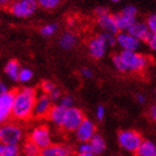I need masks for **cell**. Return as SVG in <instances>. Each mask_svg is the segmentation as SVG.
<instances>
[{
    "mask_svg": "<svg viewBox=\"0 0 156 156\" xmlns=\"http://www.w3.org/2000/svg\"><path fill=\"white\" fill-rule=\"evenodd\" d=\"M60 106H62L64 108H69V107H73V105H74V98L72 96H62L60 97V103H59Z\"/></svg>",
    "mask_w": 156,
    "mask_h": 156,
    "instance_id": "cell-27",
    "label": "cell"
},
{
    "mask_svg": "<svg viewBox=\"0 0 156 156\" xmlns=\"http://www.w3.org/2000/svg\"><path fill=\"white\" fill-rule=\"evenodd\" d=\"M51 107V99L49 98L48 95L44 93L38 98H36V101L34 105L33 115L35 117H45L48 115Z\"/></svg>",
    "mask_w": 156,
    "mask_h": 156,
    "instance_id": "cell-10",
    "label": "cell"
},
{
    "mask_svg": "<svg viewBox=\"0 0 156 156\" xmlns=\"http://www.w3.org/2000/svg\"><path fill=\"white\" fill-rule=\"evenodd\" d=\"M41 88H42V90H44V93L48 95L50 91H52L54 89H55L56 86H55V84H52L51 81L47 80V81H44V83H42Z\"/></svg>",
    "mask_w": 156,
    "mask_h": 156,
    "instance_id": "cell-30",
    "label": "cell"
},
{
    "mask_svg": "<svg viewBox=\"0 0 156 156\" xmlns=\"http://www.w3.org/2000/svg\"><path fill=\"white\" fill-rule=\"evenodd\" d=\"M114 18H115V21H116L117 28H118V30H122V31H126L136 21V17L127 16V15H125L123 12L115 15Z\"/></svg>",
    "mask_w": 156,
    "mask_h": 156,
    "instance_id": "cell-16",
    "label": "cell"
},
{
    "mask_svg": "<svg viewBox=\"0 0 156 156\" xmlns=\"http://www.w3.org/2000/svg\"><path fill=\"white\" fill-rule=\"evenodd\" d=\"M136 101H137V103H140V104H144V103L146 101V97H145L143 94H138L136 96Z\"/></svg>",
    "mask_w": 156,
    "mask_h": 156,
    "instance_id": "cell-38",
    "label": "cell"
},
{
    "mask_svg": "<svg viewBox=\"0 0 156 156\" xmlns=\"http://www.w3.org/2000/svg\"><path fill=\"white\" fill-rule=\"evenodd\" d=\"M136 153L138 156H156V145L152 140H142Z\"/></svg>",
    "mask_w": 156,
    "mask_h": 156,
    "instance_id": "cell-17",
    "label": "cell"
},
{
    "mask_svg": "<svg viewBox=\"0 0 156 156\" xmlns=\"http://www.w3.org/2000/svg\"><path fill=\"white\" fill-rule=\"evenodd\" d=\"M146 26H147V28H148L150 31H152V33H156V15L155 13H153V15H151V16L148 17Z\"/></svg>",
    "mask_w": 156,
    "mask_h": 156,
    "instance_id": "cell-29",
    "label": "cell"
},
{
    "mask_svg": "<svg viewBox=\"0 0 156 156\" xmlns=\"http://www.w3.org/2000/svg\"><path fill=\"white\" fill-rule=\"evenodd\" d=\"M20 66L18 62L16 60H10L7 62L6 67H5V72L7 76L11 79V80H18V75H19Z\"/></svg>",
    "mask_w": 156,
    "mask_h": 156,
    "instance_id": "cell-20",
    "label": "cell"
},
{
    "mask_svg": "<svg viewBox=\"0 0 156 156\" xmlns=\"http://www.w3.org/2000/svg\"><path fill=\"white\" fill-rule=\"evenodd\" d=\"M116 42L123 50L126 51H137L140 48V40L127 33H120L116 37Z\"/></svg>",
    "mask_w": 156,
    "mask_h": 156,
    "instance_id": "cell-9",
    "label": "cell"
},
{
    "mask_svg": "<svg viewBox=\"0 0 156 156\" xmlns=\"http://www.w3.org/2000/svg\"><path fill=\"white\" fill-rule=\"evenodd\" d=\"M36 101V91L33 88L25 87L13 94L11 116L17 119H28L33 115L34 105Z\"/></svg>",
    "mask_w": 156,
    "mask_h": 156,
    "instance_id": "cell-1",
    "label": "cell"
},
{
    "mask_svg": "<svg viewBox=\"0 0 156 156\" xmlns=\"http://www.w3.org/2000/svg\"><path fill=\"white\" fill-rule=\"evenodd\" d=\"M65 112H66V108H64L62 106H60V105H56V106L50 108V111H49V113H48V116L52 123L60 127L62 126L64 115H65Z\"/></svg>",
    "mask_w": 156,
    "mask_h": 156,
    "instance_id": "cell-18",
    "label": "cell"
},
{
    "mask_svg": "<svg viewBox=\"0 0 156 156\" xmlns=\"http://www.w3.org/2000/svg\"><path fill=\"white\" fill-rule=\"evenodd\" d=\"M76 137L79 142H89L91 137L94 136L95 134V125L93 124V122H90L89 119H83L79 126L76 128L75 130Z\"/></svg>",
    "mask_w": 156,
    "mask_h": 156,
    "instance_id": "cell-11",
    "label": "cell"
},
{
    "mask_svg": "<svg viewBox=\"0 0 156 156\" xmlns=\"http://www.w3.org/2000/svg\"><path fill=\"white\" fill-rule=\"evenodd\" d=\"M113 64L115 68L120 73H138L146 68V66L148 65V58L137 51L123 50L120 54L114 55Z\"/></svg>",
    "mask_w": 156,
    "mask_h": 156,
    "instance_id": "cell-2",
    "label": "cell"
},
{
    "mask_svg": "<svg viewBox=\"0 0 156 156\" xmlns=\"http://www.w3.org/2000/svg\"><path fill=\"white\" fill-rule=\"evenodd\" d=\"M107 46L108 45L106 42L104 34H101V35H97L96 37L90 39V41L88 42V51L93 58L99 59L104 57V55L106 54Z\"/></svg>",
    "mask_w": 156,
    "mask_h": 156,
    "instance_id": "cell-8",
    "label": "cell"
},
{
    "mask_svg": "<svg viewBox=\"0 0 156 156\" xmlns=\"http://www.w3.org/2000/svg\"><path fill=\"white\" fill-rule=\"evenodd\" d=\"M33 78V72L29 68H23L19 70V75H18V80L21 83H27Z\"/></svg>",
    "mask_w": 156,
    "mask_h": 156,
    "instance_id": "cell-25",
    "label": "cell"
},
{
    "mask_svg": "<svg viewBox=\"0 0 156 156\" xmlns=\"http://www.w3.org/2000/svg\"><path fill=\"white\" fill-rule=\"evenodd\" d=\"M57 28H58V26L56 25V23H50V25H46V26H44L41 28V30H40V33H41L42 36L45 37H50L52 36L57 31Z\"/></svg>",
    "mask_w": 156,
    "mask_h": 156,
    "instance_id": "cell-26",
    "label": "cell"
},
{
    "mask_svg": "<svg viewBox=\"0 0 156 156\" xmlns=\"http://www.w3.org/2000/svg\"><path fill=\"white\" fill-rule=\"evenodd\" d=\"M81 74H83V76L86 78H91L93 77V73H91L90 69H87V68H85L81 70Z\"/></svg>",
    "mask_w": 156,
    "mask_h": 156,
    "instance_id": "cell-36",
    "label": "cell"
},
{
    "mask_svg": "<svg viewBox=\"0 0 156 156\" xmlns=\"http://www.w3.org/2000/svg\"><path fill=\"white\" fill-rule=\"evenodd\" d=\"M122 12L125 13V15H127V16L136 17L137 9H136V7H135V6H132V5H129V6H126V7H125Z\"/></svg>",
    "mask_w": 156,
    "mask_h": 156,
    "instance_id": "cell-31",
    "label": "cell"
},
{
    "mask_svg": "<svg viewBox=\"0 0 156 156\" xmlns=\"http://www.w3.org/2000/svg\"><path fill=\"white\" fill-rule=\"evenodd\" d=\"M98 25L101 29L104 30L105 33L112 34V35H116L119 30L116 26V21H115V18L113 15H109V13H105V15H101V16H98Z\"/></svg>",
    "mask_w": 156,
    "mask_h": 156,
    "instance_id": "cell-13",
    "label": "cell"
},
{
    "mask_svg": "<svg viewBox=\"0 0 156 156\" xmlns=\"http://www.w3.org/2000/svg\"><path fill=\"white\" fill-rule=\"evenodd\" d=\"M142 140V136L135 130H123L118 134V143L128 152H136Z\"/></svg>",
    "mask_w": 156,
    "mask_h": 156,
    "instance_id": "cell-6",
    "label": "cell"
},
{
    "mask_svg": "<svg viewBox=\"0 0 156 156\" xmlns=\"http://www.w3.org/2000/svg\"><path fill=\"white\" fill-rule=\"evenodd\" d=\"M30 140L35 143L39 148H45L51 144V135L48 127L38 126L34 128L30 134Z\"/></svg>",
    "mask_w": 156,
    "mask_h": 156,
    "instance_id": "cell-7",
    "label": "cell"
},
{
    "mask_svg": "<svg viewBox=\"0 0 156 156\" xmlns=\"http://www.w3.org/2000/svg\"><path fill=\"white\" fill-rule=\"evenodd\" d=\"M78 153L79 154H84V153H91V148L90 145L88 142H83V143L78 146Z\"/></svg>",
    "mask_w": 156,
    "mask_h": 156,
    "instance_id": "cell-32",
    "label": "cell"
},
{
    "mask_svg": "<svg viewBox=\"0 0 156 156\" xmlns=\"http://www.w3.org/2000/svg\"><path fill=\"white\" fill-rule=\"evenodd\" d=\"M112 1H114V2H117V1H119V0H112Z\"/></svg>",
    "mask_w": 156,
    "mask_h": 156,
    "instance_id": "cell-43",
    "label": "cell"
},
{
    "mask_svg": "<svg viewBox=\"0 0 156 156\" xmlns=\"http://www.w3.org/2000/svg\"><path fill=\"white\" fill-rule=\"evenodd\" d=\"M79 156H95V154H93V153H84V154H79Z\"/></svg>",
    "mask_w": 156,
    "mask_h": 156,
    "instance_id": "cell-41",
    "label": "cell"
},
{
    "mask_svg": "<svg viewBox=\"0 0 156 156\" xmlns=\"http://www.w3.org/2000/svg\"><path fill=\"white\" fill-rule=\"evenodd\" d=\"M150 116L152 119L155 120V118H156V106L155 105H153V106L150 108Z\"/></svg>",
    "mask_w": 156,
    "mask_h": 156,
    "instance_id": "cell-37",
    "label": "cell"
},
{
    "mask_svg": "<svg viewBox=\"0 0 156 156\" xmlns=\"http://www.w3.org/2000/svg\"><path fill=\"white\" fill-rule=\"evenodd\" d=\"M13 93L7 91L6 94L0 96V125L6 123L11 116V106H12Z\"/></svg>",
    "mask_w": 156,
    "mask_h": 156,
    "instance_id": "cell-12",
    "label": "cell"
},
{
    "mask_svg": "<svg viewBox=\"0 0 156 156\" xmlns=\"http://www.w3.org/2000/svg\"><path fill=\"white\" fill-rule=\"evenodd\" d=\"M70 151L68 147L64 145H49V146L41 148L40 156H69Z\"/></svg>",
    "mask_w": 156,
    "mask_h": 156,
    "instance_id": "cell-14",
    "label": "cell"
},
{
    "mask_svg": "<svg viewBox=\"0 0 156 156\" xmlns=\"http://www.w3.org/2000/svg\"><path fill=\"white\" fill-rule=\"evenodd\" d=\"M3 146H5V144L0 143V156L2 155V152H3Z\"/></svg>",
    "mask_w": 156,
    "mask_h": 156,
    "instance_id": "cell-42",
    "label": "cell"
},
{
    "mask_svg": "<svg viewBox=\"0 0 156 156\" xmlns=\"http://www.w3.org/2000/svg\"><path fill=\"white\" fill-rule=\"evenodd\" d=\"M48 96H49V98H50L51 101H58V99H60V97H62V91L56 87L54 90L49 93Z\"/></svg>",
    "mask_w": 156,
    "mask_h": 156,
    "instance_id": "cell-33",
    "label": "cell"
},
{
    "mask_svg": "<svg viewBox=\"0 0 156 156\" xmlns=\"http://www.w3.org/2000/svg\"><path fill=\"white\" fill-rule=\"evenodd\" d=\"M23 129L17 124L7 123L0 126V143L5 145H17L23 140Z\"/></svg>",
    "mask_w": 156,
    "mask_h": 156,
    "instance_id": "cell-3",
    "label": "cell"
},
{
    "mask_svg": "<svg viewBox=\"0 0 156 156\" xmlns=\"http://www.w3.org/2000/svg\"><path fill=\"white\" fill-rule=\"evenodd\" d=\"M23 152L25 156H40L41 148H39L36 144L33 143L31 140H28V142L23 145Z\"/></svg>",
    "mask_w": 156,
    "mask_h": 156,
    "instance_id": "cell-22",
    "label": "cell"
},
{
    "mask_svg": "<svg viewBox=\"0 0 156 156\" xmlns=\"http://www.w3.org/2000/svg\"><path fill=\"white\" fill-rule=\"evenodd\" d=\"M7 91H9L8 90V87H7V85L3 83V81L0 80V96L3 94H6Z\"/></svg>",
    "mask_w": 156,
    "mask_h": 156,
    "instance_id": "cell-35",
    "label": "cell"
},
{
    "mask_svg": "<svg viewBox=\"0 0 156 156\" xmlns=\"http://www.w3.org/2000/svg\"><path fill=\"white\" fill-rule=\"evenodd\" d=\"M37 7V0H15L10 5V11L17 17L27 18L36 11Z\"/></svg>",
    "mask_w": 156,
    "mask_h": 156,
    "instance_id": "cell-4",
    "label": "cell"
},
{
    "mask_svg": "<svg viewBox=\"0 0 156 156\" xmlns=\"http://www.w3.org/2000/svg\"><path fill=\"white\" fill-rule=\"evenodd\" d=\"M105 107L101 105H98V107L96 108V117L98 120H103L105 117Z\"/></svg>",
    "mask_w": 156,
    "mask_h": 156,
    "instance_id": "cell-34",
    "label": "cell"
},
{
    "mask_svg": "<svg viewBox=\"0 0 156 156\" xmlns=\"http://www.w3.org/2000/svg\"><path fill=\"white\" fill-rule=\"evenodd\" d=\"M107 9L106 8H98L96 9V13H97V16H101V15H105V13H107Z\"/></svg>",
    "mask_w": 156,
    "mask_h": 156,
    "instance_id": "cell-40",
    "label": "cell"
},
{
    "mask_svg": "<svg viewBox=\"0 0 156 156\" xmlns=\"http://www.w3.org/2000/svg\"><path fill=\"white\" fill-rule=\"evenodd\" d=\"M89 145H90L91 148V153L93 154H101L106 148V143H105V140L101 135L98 134H94V136L89 140Z\"/></svg>",
    "mask_w": 156,
    "mask_h": 156,
    "instance_id": "cell-19",
    "label": "cell"
},
{
    "mask_svg": "<svg viewBox=\"0 0 156 156\" xmlns=\"http://www.w3.org/2000/svg\"><path fill=\"white\" fill-rule=\"evenodd\" d=\"M77 42V38L73 33H65L59 39V45L64 49H72Z\"/></svg>",
    "mask_w": 156,
    "mask_h": 156,
    "instance_id": "cell-21",
    "label": "cell"
},
{
    "mask_svg": "<svg viewBox=\"0 0 156 156\" xmlns=\"http://www.w3.org/2000/svg\"><path fill=\"white\" fill-rule=\"evenodd\" d=\"M62 0H37V3L44 9H54L60 3Z\"/></svg>",
    "mask_w": 156,
    "mask_h": 156,
    "instance_id": "cell-23",
    "label": "cell"
},
{
    "mask_svg": "<svg viewBox=\"0 0 156 156\" xmlns=\"http://www.w3.org/2000/svg\"><path fill=\"white\" fill-rule=\"evenodd\" d=\"M144 40L148 44V46L151 47V49L155 50V49H156V34L155 33H152V31H150V33L147 34V36L145 37V39H144Z\"/></svg>",
    "mask_w": 156,
    "mask_h": 156,
    "instance_id": "cell-28",
    "label": "cell"
},
{
    "mask_svg": "<svg viewBox=\"0 0 156 156\" xmlns=\"http://www.w3.org/2000/svg\"><path fill=\"white\" fill-rule=\"evenodd\" d=\"M13 0H0V7H7V6H10L11 2H12Z\"/></svg>",
    "mask_w": 156,
    "mask_h": 156,
    "instance_id": "cell-39",
    "label": "cell"
},
{
    "mask_svg": "<svg viewBox=\"0 0 156 156\" xmlns=\"http://www.w3.org/2000/svg\"><path fill=\"white\" fill-rule=\"evenodd\" d=\"M83 119H84V114L80 109H78L74 106L66 108L60 127L67 132H75L76 128L79 126V124L83 122Z\"/></svg>",
    "mask_w": 156,
    "mask_h": 156,
    "instance_id": "cell-5",
    "label": "cell"
},
{
    "mask_svg": "<svg viewBox=\"0 0 156 156\" xmlns=\"http://www.w3.org/2000/svg\"><path fill=\"white\" fill-rule=\"evenodd\" d=\"M1 156H20L19 148L17 145H5Z\"/></svg>",
    "mask_w": 156,
    "mask_h": 156,
    "instance_id": "cell-24",
    "label": "cell"
},
{
    "mask_svg": "<svg viewBox=\"0 0 156 156\" xmlns=\"http://www.w3.org/2000/svg\"><path fill=\"white\" fill-rule=\"evenodd\" d=\"M126 31L129 34V35H132L133 37L137 38L138 40H144L145 37L147 36V34L150 33V30L147 28L146 23H138V21H135Z\"/></svg>",
    "mask_w": 156,
    "mask_h": 156,
    "instance_id": "cell-15",
    "label": "cell"
}]
</instances>
